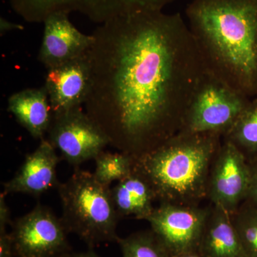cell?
Masks as SVG:
<instances>
[{"instance_id":"cell-3","label":"cell","mask_w":257,"mask_h":257,"mask_svg":"<svg viewBox=\"0 0 257 257\" xmlns=\"http://www.w3.org/2000/svg\"><path fill=\"white\" fill-rule=\"evenodd\" d=\"M221 138L178 133L135 158V169L149 181L160 203L199 206L207 199L209 172Z\"/></svg>"},{"instance_id":"cell-6","label":"cell","mask_w":257,"mask_h":257,"mask_svg":"<svg viewBox=\"0 0 257 257\" xmlns=\"http://www.w3.org/2000/svg\"><path fill=\"white\" fill-rule=\"evenodd\" d=\"M11 226L15 257H67L72 253L69 233L50 207L37 204Z\"/></svg>"},{"instance_id":"cell-18","label":"cell","mask_w":257,"mask_h":257,"mask_svg":"<svg viewBox=\"0 0 257 257\" xmlns=\"http://www.w3.org/2000/svg\"><path fill=\"white\" fill-rule=\"evenodd\" d=\"M95 160L94 175L101 184L110 186L113 182H119L130 175L134 170L135 158L124 152L112 153L101 152Z\"/></svg>"},{"instance_id":"cell-11","label":"cell","mask_w":257,"mask_h":257,"mask_svg":"<svg viewBox=\"0 0 257 257\" xmlns=\"http://www.w3.org/2000/svg\"><path fill=\"white\" fill-rule=\"evenodd\" d=\"M68 13H56L45 19L38 60L47 69L85 55L94 42L92 35L79 31Z\"/></svg>"},{"instance_id":"cell-26","label":"cell","mask_w":257,"mask_h":257,"mask_svg":"<svg viewBox=\"0 0 257 257\" xmlns=\"http://www.w3.org/2000/svg\"><path fill=\"white\" fill-rule=\"evenodd\" d=\"M170 257H202L198 252L182 253V254L172 255Z\"/></svg>"},{"instance_id":"cell-8","label":"cell","mask_w":257,"mask_h":257,"mask_svg":"<svg viewBox=\"0 0 257 257\" xmlns=\"http://www.w3.org/2000/svg\"><path fill=\"white\" fill-rule=\"evenodd\" d=\"M48 141L74 169L94 160L109 145V141L82 107L53 115Z\"/></svg>"},{"instance_id":"cell-20","label":"cell","mask_w":257,"mask_h":257,"mask_svg":"<svg viewBox=\"0 0 257 257\" xmlns=\"http://www.w3.org/2000/svg\"><path fill=\"white\" fill-rule=\"evenodd\" d=\"M231 216L245 257H257V207L245 201Z\"/></svg>"},{"instance_id":"cell-19","label":"cell","mask_w":257,"mask_h":257,"mask_svg":"<svg viewBox=\"0 0 257 257\" xmlns=\"http://www.w3.org/2000/svg\"><path fill=\"white\" fill-rule=\"evenodd\" d=\"M116 242L122 257H170L165 245L151 229L119 237Z\"/></svg>"},{"instance_id":"cell-24","label":"cell","mask_w":257,"mask_h":257,"mask_svg":"<svg viewBox=\"0 0 257 257\" xmlns=\"http://www.w3.org/2000/svg\"><path fill=\"white\" fill-rule=\"evenodd\" d=\"M23 28L21 25H15L10 22L7 21L5 19H1V34H5L6 32L12 31V30H20Z\"/></svg>"},{"instance_id":"cell-9","label":"cell","mask_w":257,"mask_h":257,"mask_svg":"<svg viewBox=\"0 0 257 257\" xmlns=\"http://www.w3.org/2000/svg\"><path fill=\"white\" fill-rule=\"evenodd\" d=\"M209 209L160 202L147 221L170 256L197 252Z\"/></svg>"},{"instance_id":"cell-25","label":"cell","mask_w":257,"mask_h":257,"mask_svg":"<svg viewBox=\"0 0 257 257\" xmlns=\"http://www.w3.org/2000/svg\"><path fill=\"white\" fill-rule=\"evenodd\" d=\"M67 257H101L96 254L92 249L88 250L87 251L81 253H72Z\"/></svg>"},{"instance_id":"cell-15","label":"cell","mask_w":257,"mask_h":257,"mask_svg":"<svg viewBox=\"0 0 257 257\" xmlns=\"http://www.w3.org/2000/svg\"><path fill=\"white\" fill-rule=\"evenodd\" d=\"M8 111L32 138L45 139L52 124L53 112L44 86L24 89L10 96Z\"/></svg>"},{"instance_id":"cell-12","label":"cell","mask_w":257,"mask_h":257,"mask_svg":"<svg viewBox=\"0 0 257 257\" xmlns=\"http://www.w3.org/2000/svg\"><path fill=\"white\" fill-rule=\"evenodd\" d=\"M46 89L53 115L84 105L90 89V64L85 55L47 69Z\"/></svg>"},{"instance_id":"cell-2","label":"cell","mask_w":257,"mask_h":257,"mask_svg":"<svg viewBox=\"0 0 257 257\" xmlns=\"http://www.w3.org/2000/svg\"><path fill=\"white\" fill-rule=\"evenodd\" d=\"M186 15L207 73L257 95V0H193Z\"/></svg>"},{"instance_id":"cell-22","label":"cell","mask_w":257,"mask_h":257,"mask_svg":"<svg viewBox=\"0 0 257 257\" xmlns=\"http://www.w3.org/2000/svg\"><path fill=\"white\" fill-rule=\"evenodd\" d=\"M0 257H15L13 237L6 229H0Z\"/></svg>"},{"instance_id":"cell-14","label":"cell","mask_w":257,"mask_h":257,"mask_svg":"<svg viewBox=\"0 0 257 257\" xmlns=\"http://www.w3.org/2000/svg\"><path fill=\"white\" fill-rule=\"evenodd\" d=\"M202 257H245L231 214L211 204L199 242Z\"/></svg>"},{"instance_id":"cell-17","label":"cell","mask_w":257,"mask_h":257,"mask_svg":"<svg viewBox=\"0 0 257 257\" xmlns=\"http://www.w3.org/2000/svg\"><path fill=\"white\" fill-rule=\"evenodd\" d=\"M223 139L232 143L247 160L257 157V98L250 101Z\"/></svg>"},{"instance_id":"cell-7","label":"cell","mask_w":257,"mask_h":257,"mask_svg":"<svg viewBox=\"0 0 257 257\" xmlns=\"http://www.w3.org/2000/svg\"><path fill=\"white\" fill-rule=\"evenodd\" d=\"M175 0H8L13 11L30 23H43L56 13L78 12L96 23L102 24L128 12L162 10Z\"/></svg>"},{"instance_id":"cell-16","label":"cell","mask_w":257,"mask_h":257,"mask_svg":"<svg viewBox=\"0 0 257 257\" xmlns=\"http://www.w3.org/2000/svg\"><path fill=\"white\" fill-rule=\"evenodd\" d=\"M111 197L119 219L133 216L147 220L155 210L156 194L149 181L135 167L131 173L111 188Z\"/></svg>"},{"instance_id":"cell-13","label":"cell","mask_w":257,"mask_h":257,"mask_svg":"<svg viewBox=\"0 0 257 257\" xmlns=\"http://www.w3.org/2000/svg\"><path fill=\"white\" fill-rule=\"evenodd\" d=\"M60 161L48 140H40L36 150L25 157L14 177L3 184V192L6 195L21 193L38 198L50 189L58 188L60 183L57 167Z\"/></svg>"},{"instance_id":"cell-10","label":"cell","mask_w":257,"mask_h":257,"mask_svg":"<svg viewBox=\"0 0 257 257\" xmlns=\"http://www.w3.org/2000/svg\"><path fill=\"white\" fill-rule=\"evenodd\" d=\"M249 179L247 159L232 143L223 140L211 164L207 199L233 214L246 201Z\"/></svg>"},{"instance_id":"cell-1","label":"cell","mask_w":257,"mask_h":257,"mask_svg":"<svg viewBox=\"0 0 257 257\" xmlns=\"http://www.w3.org/2000/svg\"><path fill=\"white\" fill-rule=\"evenodd\" d=\"M88 51V116L138 158L180 131L205 67L179 13L128 12L100 24Z\"/></svg>"},{"instance_id":"cell-21","label":"cell","mask_w":257,"mask_h":257,"mask_svg":"<svg viewBox=\"0 0 257 257\" xmlns=\"http://www.w3.org/2000/svg\"><path fill=\"white\" fill-rule=\"evenodd\" d=\"M249 167V187L246 202L257 207V157L247 160Z\"/></svg>"},{"instance_id":"cell-23","label":"cell","mask_w":257,"mask_h":257,"mask_svg":"<svg viewBox=\"0 0 257 257\" xmlns=\"http://www.w3.org/2000/svg\"><path fill=\"white\" fill-rule=\"evenodd\" d=\"M6 194L1 193L0 195V229H6L8 225H12L11 212L5 200Z\"/></svg>"},{"instance_id":"cell-5","label":"cell","mask_w":257,"mask_h":257,"mask_svg":"<svg viewBox=\"0 0 257 257\" xmlns=\"http://www.w3.org/2000/svg\"><path fill=\"white\" fill-rule=\"evenodd\" d=\"M248 96L206 72L179 133L224 137L249 104Z\"/></svg>"},{"instance_id":"cell-4","label":"cell","mask_w":257,"mask_h":257,"mask_svg":"<svg viewBox=\"0 0 257 257\" xmlns=\"http://www.w3.org/2000/svg\"><path fill=\"white\" fill-rule=\"evenodd\" d=\"M57 190L62 204L61 219L67 232L78 236L91 248L117 241L120 219L110 186L101 184L94 173L79 167Z\"/></svg>"}]
</instances>
